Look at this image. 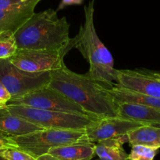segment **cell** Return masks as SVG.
Listing matches in <instances>:
<instances>
[{
  "instance_id": "6da1fadb",
  "label": "cell",
  "mask_w": 160,
  "mask_h": 160,
  "mask_svg": "<svg viewBox=\"0 0 160 160\" xmlns=\"http://www.w3.org/2000/svg\"><path fill=\"white\" fill-rule=\"evenodd\" d=\"M48 86L79 105L93 119L117 116V104L109 92V88L94 80L88 73H76L64 64L51 72Z\"/></svg>"
},
{
  "instance_id": "7a4b0ae2",
  "label": "cell",
  "mask_w": 160,
  "mask_h": 160,
  "mask_svg": "<svg viewBox=\"0 0 160 160\" xmlns=\"http://www.w3.org/2000/svg\"><path fill=\"white\" fill-rule=\"evenodd\" d=\"M14 36L18 49L70 51V24L66 17L59 18L52 9L34 13Z\"/></svg>"
},
{
  "instance_id": "3957f363",
  "label": "cell",
  "mask_w": 160,
  "mask_h": 160,
  "mask_svg": "<svg viewBox=\"0 0 160 160\" xmlns=\"http://www.w3.org/2000/svg\"><path fill=\"white\" fill-rule=\"evenodd\" d=\"M95 1L90 0L84 6V23L79 32L70 39L69 49L75 48L89 63L88 74L92 78L107 88L113 86L116 81L114 60L109 50L98 36L94 24Z\"/></svg>"
},
{
  "instance_id": "277c9868",
  "label": "cell",
  "mask_w": 160,
  "mask_h": 160,
  "mask_svg": "<svg viewBox=\"0 0 160 160\" xmlns=\"http://www.w3.org/2000/svg\"><path fill=\"white\" fill-rule=\"evenodd\" d=\"M11 139L16 147L34 158L48 153L53 147L90 143L85 130L42 129L21 136H11Z\"/></svg>"
},
{
  "instance_id": "5b68a950",
  "label": "cell",
  "mask_w": 160,
  "mask_h": 160,
  "mask_svg": "<svg viewBox=\"0 0 160 160\" xmlns=\"http://www.w3.org/2000/svg\"><path fill=\"white\" fill-rule=\"evenodd\" d=\"M12 114L43 129L85 130L91 123L98 120L87 115L38 109L23 105L7 104Z\"/></svg>"
},
{
  "instance_id": "8992f818",
  "label": "cell",
  "mask_w": 160,
  "mask_h": 160,
  "mask_svg": "<svg viewBox=\"0 0 160 160\" xmlns=\"http://www.w3.org/2000/svg\"><path fill=\"white\" fill-rule=\"evenodd\" d=\"M50 79L51 72H24L13 65L9 59L0 60V81L10 94L11 99L45 87L49 84Z\"/></svg>"
},
{
  "instance_id": "52a82bcc",
  "label": "cell",
  "mask_w": 160,
  "mask_h": 160,
  "mask_svg": "<svg viewBox=\"0 0 160 160\" xmlns=\"http://www.w3.org/2000/svg\"><path fill=\"white\" fill-rule=\"evenodd\" d=\"M7 104L23 105L38 109L89 116L79 105L73 103L62 93L48 86L40 88L18 98L11 99Z\"/></svg>"
},
{
  "instance_id": "ba28073f",
  "label": "cell",
  "mask_w": 160,
  "mask_h": 160,
  "mask_svg": "<svg viewBox=\"0 0 160 160\" xmlns=\"http://www.w3.org/2000/svg\"><path fill=\"white\" fill-rule=\"evenodd\" d=\"M67 53L53 50L17 49L14 55L9 58L13 65L24 72H52L64 65V56Z\"/></svg>"
},
{
  "instance_id": "9c48e42d",
  "label": "cell",
  "mask_w": 160,
  "mask_h": 160,
  "mask_svg": "<svg viewBox=\"0 0 160 160\" xmlns=\"http://www.w3.org/2000/svg\"><path fill=\"white\" fill-rule=\"evenodd\" d=\"M142 125L144 124L117 116L93 122L85 129V131L89 141L95 144L103 140L124 136L131 130Z\"/></svg>"
},
{
  "instance_id": "30bf717a",
  "label": "cell",
  "mask_w": 160,
  "mask_h": 160,
  "mask_svg": "<svg viewBox=\"0 0 160 160\" xmlns=\"http://www.w3.org/2000/svg\"><path fill=\"white\" fill-rule=\"evenodd\" d=\"M116 82L119 86L128 90L160 97V81L147 70L116 69Z\"/></svg>"
},
{
  "instance_id": "8fae6325",
  "label": "cell",
  "mask_w": 160,
  "mask_h": 160,
  "mask_svg": "<svg viewBox=\"0 0 160 160\" xmlns=\"http://www.w3.org/2000/svg\"><path fill=\"white\" fill-rule=\"evenodd\" d=\"M117 117L144 125H160V109L136 103H117Z\"/></svg>"
},
{
  "instance_id": "7c38bea8",
  "label": "cell",
  "mask_w": 160,
  "mask_h": 160,
  "mask_svg": "<svg viewBox=\"0 0 160 160\" xmlns=\"http://www.w3.org/2000/svg\"><path fill=\"white\" fill-rule=\"evenodd\" d=\"M42 129L43 128L11 113L7 106L0 108V131L8 136H21Z\"/></svg>"
},
{
  "instance_id": "4fadbf2b",
  "label": "cell",
  "mask_w": 160,
  "mask_h": 160,
  "mask_svg": "<svg viewBox=\"0 0 160 160\" xmlns=\"http://www.w3.org/2000/svg\"><path fill=\"white\" fill-rule=\"evenodd\" d=\"M95 144L83 143L53 147L48 153L60 160H92L95 155Z\"/></svg>"
},
{
  "instance_id": "5bb4252c",
  "label": "cell",
  "mask_w": 160,
  "mask_h": 160,
  "mask_svg": "<svg viewBox=\"0 0 160 160\" xmlns=\"http://www.w3.org/2000/svg\"><path fill=\"white\" fill-rule=\"evenodd\" d=\"M126 142L127 135L98 141L95 143V155L98 157V160H128V154L123 147Z\"/></svg>"
},
{
  "instance_id": "9a60e30c",
  "label": "cell",
  "mask_w": 160,
  "mask_h": 160,
  "mask_svg": "<svg viewBox=\"0 0 160 160\" xmlns=\"http://www.w3.org/2000/svg\"><path fill=\"white\" fill-rule=\"evenodd\" d=\"M109 92L116 103H136L160 109V97L144 95L128 90L115 83L109 88Z\"/></svg>"
},
{
  "instance_id": "2e32d148",
  "label": "cell",
  "mask_w": 160,
  "mask_h": 160,
  "mask_svg": "<svg viewBox=\"0 0 160 160\" xmlns=\"http://www.w3.org/2000/svg\"><path fill=\"white\" fill-rule=\"evenodd\" d=\"M128 142L133 145H143L153 148H160V127L154 125L139 126L127 134Z\"/></svg>"
},
{
  "instance_id": "e0dca14e",
  "label": "cell",
  "mask_w": 160,
  "mask_h": 160,
  "mask_svg": "<svg viewBox=\"0 0 160 160\" xmlns=\"http://www.w3.org/2000/svg\"><path fill=\"white\" fill-rule=\"evenodd\" d=\"M34 9L35 7L0 9V32L5 31L15 32L34 13Z\"/></svg>"
},
{
  "instance_id": "ac0fdd59",
  "label": "cell",
  "mask_w": 160,
  "mask_h": 160,
  "mask_svg": "<svg viewBox=\"0 0 160 160\" xmlns=\"http://www.w3.org/2000/svg\"><path fill=\"white\" fill-rule=\"evenodd\" d=\"M17 49L13 31H5L0 32V60L10 58Z\"/></svg>"
},
{
  "instance_id": "d6986e66",
  "label": "cell",
  "mask_w": 160,
  "mask_h": 160,
  "mask_svg": "<svg viewBox=\"0 0 160 160\" xmlns=\"http://www.w3.org/2000/svg\"><path fill=\"white\" fill-rule=\"evenodd\" d=\"M131 153L128 154V160H154L159 149L143 145L131 146Z\"/></svg>"
},
{
  "instance_id": "ffe728a7",
  "label": "cell",
  "mask_w": 160,
  "mask_h": 160,
  "mask_svg": "<svg viewBox=\"0 0 160 160\" xmlns=\"http://www.w3.org/2000/svg\"><path fill=\"white\" fill-rule=\"evenodd\" d=\"M0 160H36V158L18 147H12L0 152Z\"/></svg>"
},
{
  "instance_id": "44dd1931",
  "label": "cell",
  "mask_w": 160,
  "mask_h": 160,
  "mask_svg": "<svg viewBox=\"0 0 160 160\" xmlns=\"http://www.w3.org/2000/svg\"><path fill=\"white\" fill-rule=\"evenodd\" d=\"M41 0H0V9L36 7Z\"/></svg>"
},
{
  "instance_id": "7402d4cb",
  "label": "cell",
  "mask_w": 160,
  "mask_h": 160,
  "mask_svg": "<svg viewBox=\"0 0 160 160\" xmlns=\"http://www.w3.org/2000/svg\"><path fill=\"white\" fill-rule=\"evenodd\" d=\"M12 147H17L12 142L11 136H8L3 132L0 131V152Z\"/></svg>"
},
{
  "instance_id": "603a6c76",
  "label": "cell",
  "mask_w": 160,
  "mask_h": 160,
  "mask_svg": "<svg viewBox=\"0 0 160 160\" xmlns=\"http://www.w3.org/2000/svg\"><path fill=\"white\" fill-rule=\"evenodd\" d=\"M84 0H61L60 3L58 6L56 11L63 9L64 8L69 6H73V5H81Z\"/></svg>"
},
{
  "instance_id": "cb8c5ba5",
  "label": "cell",
  "mask_w": 160,
  "mask_h": 160,
  "mask_svg": "<svg viewBox=\"0 0 160 160\" xmlns=\"http://www.w3.org/2000/svg\"><path fill=\"white\" fill-rule=\"evenodd\" d=\"M10 99H11L10 94H9V92L6 90V89L5 88V86H3L2 82L0 81V100L8 103Z\"/></svg>"
},
{
  "instance_id": "d4e9b609",
  "label": "cell",
  "mask_w": 160,
  "mask_h": 160,
  "mask_svg": "<svg viewBox=\"0 0 160 160\" xmlns=\"http://www.w3.org/2000/svg\"><path fill=\"white\" fill-rule=\"evenodd\" d=\"M36 160H60V159H59V158H56V157L53 156V155H51V154L45 153L42 155H39L38 157H37V158H36Z\"/></svg>"
},
{
  "instance_id": "484cf974",
  "label": "cell",
  "mask_w": 160,
  "mask_h": 160,
  "mask_svg": "<svg viewBox=\"0 0 160 160\" xmlns=\"http://www.w3.org/2000/svg\"><path fill=\"white\" fill-rule=\"evenodd\" d=\"M148 73L151 74L153 77H155L156 78L159 79L160 81V72H152V71H148Z\"/></svg>"
},
{
  "instance_id": "4316f807",
  "label": "cell",
  "mask_w": 160,
  "mask_h": 160,
  "mask_svg": "<svg viewBox=\"0 0 160 160\" xmlns=\"http://www.w3.org/2000/svg\"><path fill=\"white\" fill-rule=\"evenodd\" d=\"M6 106H7V103L5 101H3V100H0V108H6Z\"/></svg>"
}]
</instances>
